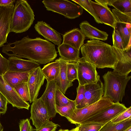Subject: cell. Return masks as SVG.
Returning a JSON list of instances; mask_svg holds the SVG:
<instances>
[{"instance_id":"44","label":"cell","mask_w":131,"mask_h":131,"mask_svg":"<svg viewBox=\"0 0 131 131\" xmlns=\"http://www.w3.org/2000/svg\"><path fill=\"white\" fill-rule=\"evenodd\" d=\"M123 131H131V126H130Z\"/></svg>"},{"instance_id":"24","label":"cell","mask_w":131,"mask_h":131,"mask_svg":"<svg viewBox=\"0 0 131 131\" xmlns=\"http://www.w3.org/2000/svg\"><path fill=\"white\" fill-rule=\"evenodd\" d=\"M60 63L58 59L55 61L49 62L41 69L42 73L47 82L58 80L60 72Z\"/></svg>"},{"instance_id":"40","label":"cell","mask_w":131,"mask_h":131,"mask_svg":"<svg viewBox=\"0 0 131 131\" xmlns=\"http://www.w3.org/2000/svg\"><path fill=\"white\" fill-rule=\"evenodd\" d=\"M8 61L0 53V75L2 76L8 70Z\"/></svg>"},{"instance_id":"42","label":"cell","mask_w":131,"mask_h":131,"mask_svg":"<svg viewBox=\"0 0 131 131\" xmlns=\"http://www.w3.org/2000/svg\"><path fill=\"white\" fill-rule=\"evenodd\" d=\"M14 0H0V7L12 5L15 2Z\"/></svg>"},{"instance_id":"12","label":"cell","mask_w":131,"mask_h":131,"mask_svg":"<svg viewBox=\"0 0 131 131\" xmlns=\"http://www.w3.org/2000/svg\"><path fill=\"white\" fill-rule=\"evenodd\" d=\"M30 112V119L36 128L40 127L50 119L47 108L40 98L32 102Z\"/></svg>"},{"instance_id":"27","label":"cell","mask_w":131,"mask_h":131,"mask_svg":"<svg viewBox=\"0 0 131 131\" xmlns=\"http://www.w3.org/2000/svg\"><path fill=\"white\" fill-rule=\"evenodd\" d=\"M111 6L121 13H131V0H111Z\"/></svg>"},{"instance_id":"14","label":"cell","mask_w":131,"mask_h":131,"mask_svg":"<svg viewBox=\"0 0 131 131\" xmlns=\"http://www.w3.org/2000/svg\"><path fill=\"white\" fill-rule=\"evenodd\" d=\"M57 86L55 81L47 82L45 92L40 97L47 108L50 118L54 117L57 113L55 100Z\"/></svg>"},{"instance_id":"13","label":"cell","mask_w":131,"mask_h":131,"mask_svg":"<svg viewBox=\"0 0 131 131\" xmlns=\"http://www.w3.org/2000/svg\"><path fill=\"white\" fill-rule=\"evenodd\" d=\"M14 8V4L0 7V47L7 42Z\"/></svg>"},{"instance_id":"25","label":"cell","mask_w":131,"mask_h":131,"mask_svg":"<svg viewBox=\"0 0 131 131\" xmlns=\"http://www.w3.org/2000/svg\"><path fill=\"white\" fill-rule=\"evenodd\" d=\"M131 24L117 21L115 28L119 32L123 40L125 49L131 47Z\"/></svg>"},{"instance_id":"20","label":"cell","mask_w":131,"mask_h":131,"mask_svg":"<svg viewBox=\"0 0 131 131\" xmlns=\"http://www.w3.org/2000/svg\"><path fill=\"white\" fill-rule=\"evenodd\" d=\"M80 30L86 37L92 40H106L108 36L106 32L100 30L91 25L87 21L81 23L79 25Z\"/></svg>"},{"instance_id":"33","label":"cell","mask_w":131,"mask_h":131,"mask_svg":"<svg viewBox=\"0 0 131 131\" xmlns=\"http://www.w3.org/2000/svg\"><path fill=\"white\" fill-rule=\"evenodd\" d=\"M113 47L117 49L124 50L125 49L123 40L119 32L114 29L112 34Z\"/></svg>"},{"instance_id":"16","label":"cell","mask_w":131,"mask_h":131,"mask_svg":"<svg viewBox=\"0 0 131 131\" xmlns=\"http://www.w3.org/2000/svg\"><path fill=\"white\" fill-rule=\"evenodd\" d=\"M8 70L11 71L25 72H29L40 66L39 63L33 61L26 60L14 56L8 58Z\"/></svg>"},{"instance_id":"32","label":"cell","mask_w":131,"mask_h":131,"mask_svg":"<svg viewBox=\"0 0 131 131\" xmlns=\"http://www.w3.org/2000/svg\"><path fill=\"white\" fill-rule=\"evenodd\" d=\"M55 100L56 105L63 106L69 104L72 100L66 97L57 86L55 92Z\"/></svg>"},{"instance_id":"34","label":"cell","mask_w":131,"mask_h":131,"mask_svg":"<svg viewBox=\"0 0 131 131\" xmlns=\"http://www.w3.org/2000/svg\"><path fill=\"white\" fill-rule=\"evenodd\" d=\"M104 125L99 123H91L77 125V126L81 131H99Z\"/></svg>"},{"instance_id":"41","label":"cell","mask_w":131,"mask_h":131,"mask_svg":"<svg viewBox=\"0 0 131 131\" xmlns=\"http://www.w3.org/2000/svg\"><path fill=\"white\" fill-rule=\"evenodd\" d=\"M8 103L6 98L0 92V116L1 114H4L6 113Z\"/></svg>"},{"instance_id":"31","label":"cell","mask_w":131,"mask_h":131,"mask_svg":"<svg viewBox=\"0 0 131 131\" xmlns=\"http://www.w3.org/2000/svg\"><path fill=\"white\" fill-rule=\"evenodd\" d=\"M77 62H67V73L68 80L71 82L78 79Z\"/></svg>"},{"instance_id":"45","label":"cell","mask_w":131,"mask_h":131,"mask_svg":"<svg viewBox=\"0 0 131 131\" xmlns=\"http://www.w3.org/2000/svg\"><path fill=\"white\" fill-rule=\"evenodd\" d=\"M3 127L1 125L0 122V131H3Z\"/></svg>"},{"instance_id":"6","label":"cell","mask_w":131,"mask_h":131,"mask_svg":"<svg viewBox=\"0 0 131 131\" xmlns=\"http://www.w3.org/2000/svg\"><path fill=\"white\" fill-rule=\"evenodd\" d=\"M42 2L47 10L57 13L69 19H75L83 13L82 7L69 1L43 0Z\"/></svg>"},{"instance_id":"38","label":"cell","mask_w":131,"mask_h":131,"mask_svg":"<svg viewBox=\"0 0 131 131\" xmlns=\"http://www.w3.org/2000/svg\"><path fill=\"white\" fill-rule=\"evenodd\" d=\"M77 96L74 100L76 107L81 103L84 98L85 92L84 85L79 84L77 88Z\"/></svg>"},{"instance_id":"1","label":"cell","mask_w":131,"mask_h":131,"mask_svg":"<svg viewBox=\"0 0 131 131\" xmlns=\"http://www.w3.org/2000/svg\"><path fill=\"white\" fill-rule=\"evenodd\" d=\"M2 49L9 57L25 58L39 64L48 63L57 56L54 45L40 38L32 39L28 36L4 45Z\"/></svg>"},{"instance_id":"23","label":"cell","mask_w":131,"mask_h":131,"mask_svg":"<svg viewBox=\"0 0 131 131\" xmlns=\"http://www.w3.org/2000/svg\"><path fill=\"white\" fill-rule=\"evenodd\" d=\"M29 75V72H21L7 71L2 76L7 83L13 88L19 84L27 82Z\"/></svg>"},{"instance_id":"39","label":"cell","mask_w":131,"mask_h":131,"mask_svg":"<svg viewBox=\"0 0 131 131\" xmlns=\"http://www.w3.org/2000/svg\"><path fill=\"white\" fill-rule=\"evenodd\" d=\"M20 131H33L34 130L28 118L20 120L19 123Z\"/></svg>"},{"instance_id":"47","label":"cell","mask_w":131,"mask_h":131,"mask_svg":"<svg viewBox=\"0 0 131 131\" xmlns=\"http://www.w3.org/2000/svg\"><path fill=\"white\" fill-rule=\"evenodd\" d=\"M77 129V128L76 127L75 128H73L70 130H69V131H75Z\"/></svg>"},{"instance_id":"17","label":"cell","mask_w":131,"mask_h":131,"mask_svg":"<svg viewBox=\"0 0 131 131\" xmlns=\"http://www.w3.org/2000/svg\"><path fill=\"white\" fill-rule=\"evenodd\" d=\"M96 14L102 23L114 29L117 22L115 16L107 6L89 0Z\"/></svg>"},{"instance_id":"3","label":"cell","mask_w":131,"mask_h":131,"mask_svg":"<svg viewBox=\"0 0 131 131\" xmlns=\"http://www.w3.org/2000/svg\"><path fill=\"white\" fill-rule=\"evenodd\" d=\"M102 77L104 82L102 97L108 99L114 103L122 102L131 76L121 75L113 71H108Z\"/></svg>"},{"instance_id":"30","label":"cell","mask_w":131,"mask_h":131,"mask_svg":"<svg viewBox=\"0 0 131 131\" xmlns=\"http://www.w3.org/2000/svg\"><path fill=\"white\" fill-rule=\"evenodd\" d=\"M13 89L23 100L26 102L29 101V94L27 82L19 84Z\"/></svg>"},{"instance_id":"35","label":"cell","mask_w":131,"mask_h":131,"mask_svg":"<svg viewBox=\"0 0 131 131\" xmlns=\"http://www.w3.org/2000/svg\"><path fill=\"white\" fill-rule=\"evenodd\" d=\"M112 12L116 18L117 21L131 24V13H124L115 9H112Z\"/></svg>"},{"instance_id":"36","label":"cell","mask_w":131,"mask_h":131,"mask_svg":"<svg viewBox=\"0 0 131 131\" xmlns=\"http://www.w3.org/2000/svg\"><path fill=\"white\" fill-rule=\"evenodd\" d=\"M58 124H55L49 120L43 124L40 127L36 128L35 131H56Z\"/></svg>"},{"instance_id":"18","label":"cell","mask_w":131,"mask_h":131,"mask_svg":"<svg viewBox=\"0 0 131 131\" xmlns=\"http://www.w3.org/2000/svg\"><path fill=\"white\" fill-rule=\"evenodd\" d=\"M36 31L46 39L59 45L62 42L60 34L43 21H38L35 26Z\"/></svg>"},{"instance_id":"22","label":"cell","mask_w":131,"mask_h":131,"mask_svg":"<svg viewBox=\"0 0 131 131\" xmlns=\"http://www.w3.org/2000/svg\"><path fill=\"white\" fill-rule=\"evenodd\" d=\"M60 64V72L59 79L56 82L57 86L64 94L67 89L73 85L72 82L67 79V62L60 57L58 59Z\"/></svg>"},{"instance_id":"10","label":"cell","mask_w":131,"mask_h":131,"mask_svg":"<svg viewBox=\"0 0 131 131\" xmlns=\"http://www.w3.org/2000/svg\"><path fill=\"white\" fill-rule=\"evenodd\" d=\"M0 92L6 98L8 102L13 107L18 109L25 108L28 110L29 103L23 100L13 88L5 81L2 76L0 75Z\"/></svg>"},{"instance_id":"9","label":"cell","mask_w":131,"mask_h":131,"mask_svg":"<svg viewBox=\"0 0 131 131\" xmlns=\"http://www.w3.org/2000/svg\"><path fill=\"white\" fill-rule=\"evenodd\" d=\"M84 97L82 102L76 107L82 108L95 103L100 100L104 94V85L100 79L96 83L84 85Z\"/></svg>"},{"instance_id":"21","label":"cell","mask_w":131,"mask_h":131,"mask_svg":"<svg viewBox=\"0 0 131 131\" xmlns=\"http://www.w3.org/2000/svg\"><path fill=\"white\" fill-rule=\"evenodd\" d=\"M57 48L60 58L67 62H77L80 58V50L68 44L62 43Z\"/></svg>"},{"instance_id":"43","label":"cell","mask_w":131,"mask_h":131,"mask_svg":"<svg viewBox=\"0 0 131 131\" xmlns=\"http://www.w3.org/2000/svg\"><path fill=\"white\" fill-rule=\"evenodd\" d=\"M111 0H95L96 2L101 5L107 6H111Z\"/></svg>"},{"instance_id":"26","label":"cell","mask_w":131,"mask_h":131,"mask_svg":"<svg viewBox=\"0 0 131 131\" xmlns=\"http://www.w3.org/2000/svg\"><path fill=\"white\" fill-rule=\"evenodd\" d=\"M131 126V117L117 123L111 121L105 124L99 131H123Z\"/></svg>"},{"instance_id":"8","label":"cell","mask_w":131,"mask_h":131,"mask_svg":"<svg viewBox=\"0 0 131 131\" xmlns=\"http://www.w3.org/2000/svg\"><path fill=\"white\" fill-rule=\"evenodd\" d=\"M127 108L123 104L119 102L114 103L107 109L84 121L81 124L93 123L104 125L118 115Z\"/></svg>"},{"instance_id":"5","label":"cell","mask_w":131,"mask_h":131,"mask_svg":"<svg viewBox=\"0 0 131 131\" xmlns=\"http://www.w3.org/2000/svg\"><path fill=\"white\" fill-rule=\"evenodd\" d=\"M114 103L110 99L102 97L99 101L91 105L81 108H76L67 119L72 124H80L107 109Z\"/></svg>"},{"instance_id":"15","label":"cell","mask_w":131,"mask_h":131,"mask_svg":"<svg viewBox=\"0 0 131 131\" xmlns=\"http://www.w3.org/2000/svg\"><path fill=\"white\" fill-rule=\"evenodd\" d=\"M113 47L118 60L113 71L121 75L128 76L131 71V47L124 50Z\"/></svg>"},{"instance_id":"37","label":"cell","mask_w":131,"mask_h":131,"mask_svg":"<svg viewBox=\"0 0 131 131\" xmlns=\"http://www.w3.org/2000/svg\"><path fill=\"white\" fill-rule=\"evenodd\" d=\"M131 117V106H130L111 120L114 123H117L122 121Z\"/></svg>"},{"instance_id":"4","label":"cell","mask_w":131,"mask_h":131,"mask_svg":"<svg viewBox=\"0 0 131 131\" xmlns=\"http://www.w3.org/2000/svg\"><path fill=\"white\" fill-rule=\"evenodd\" d=\"M33 10L27 1H16L11 18L10 32L20 33L27 31L35 20Z\"/></svg>"},{"instance_id":"46","label":"cell","mask_w":131,"mask_h":131,"mask_svg":"<svg viewBox=\"0 0 131 131\" xmlns=\"http://www.w3.org/2000/svg\"><path fill=\"white\" fill-rule=\"evenodd\" d=\"M69 130L68 129H59L58 131H69Z\"/></svg>"},{"instance_id":"2","label":"cell","mask_w":131,"mask_h":131,"mask_svg":"<svg viewBox=\"0 0 131 131\" xmlns=\"http://www.w3.org/2000/svg\"><path fill=\"white\" fill-rule=\"evenodd\" d=\"M83 57L96 68L114 69L118 62L114 48L99 40H88L81 47Z\"/></svg>"},{"instance_id":"11","label":"cell","mask_w":131,"mask_h":131,"mask_svg":"<svg viewBox=\"0 0 131 131\" xmlns=\"http://www.w3.org/2000/svg\"><path fill=\"white\" fill-rule=\"evenodd\" d=\"M45 79L40 66L29 72L27 82L29 94V101L31 103L37 99L39 91Z\"/></svg>"},{"instance_id":"29","label":"cell","mask_w":131,"mask_h":131,"mask_svg":"<svg viewBox=\"0 0 131 131\" xmlns=\"http://www.w3.org/2000/svg\"><path fill=\"white\" fill-rule=\"evenodd\" d=\"M56 108L57 113L67 118L76 109V106L74 100H72L67 105L61 106L56 105Z\"/></svg>"},{"instance_id":"28","label":"cell","mask_w":131,"mask_h":131,"mask_svg":"<svg viewBox=\"0 0 131 131\" xmlns=\"http://www.w3.org/2000/svg\"><path fill=\"white\" fill-rule=\"evenodd\" d=\"M72 1L79 5L91 15L96 23L102 24L96 14L89 0H72Z\"/></svg>"},{"instance_id":"19","label":"cell","mask_w":131,"mask_h":131,"mask_svg":"<svg viewBox=\"0 0 131 131\" xmlns=\"http://www.w3.org/2000/svg\"><path fill=\"white\" fill-rule=\"evenodd\" d=\"M63 37L62 43L70 45L79 50L83 45L85 38L80 30L77 28L66 32Z\"/></svg>"},{"instance_id":"7","label":"cell","mask_w":131,"mask_h":131,"mask_svg":"<svg viewBox=\"0 0 131 131\" xmlns=\"http://www.w3.org/2000/svg\"><path fill=\"white\" fill-rule=\"evenodd\" d=\"M76 63L79 84L84 85L96 83L100 79L96 67L83 57L80 58Z\"/></svg>"},{"instance_id":"48","label":"cell","mask_w":131,"mask_h":131,"mask_svg":"<svg viewBox=\"0 0 131 131\" xmlns=\"http://www.w3.org/2000/svg\"><path fill=\"white\" fill-rule=\"evenodd\" d=\"M75 131H81L80 130H79V129H78V128Z\"/></svg>"}]
</instances>
